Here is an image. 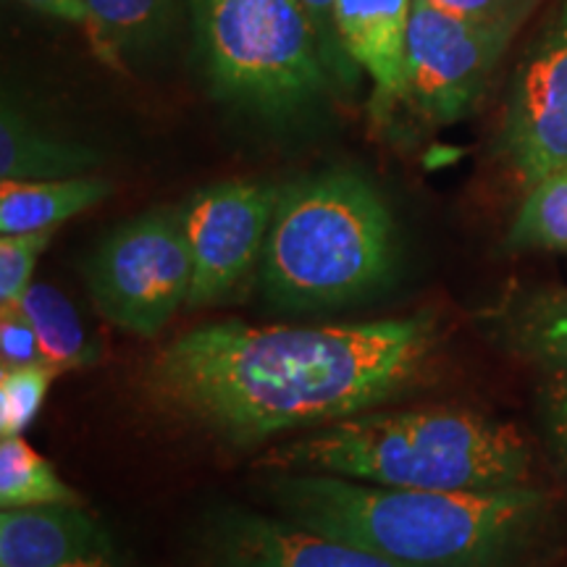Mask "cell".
Listing matches in <instances>:
<instances>
[{
  "mask_svg": "<svg viewBox=\"0 0 567 567\" xmlns=\"http://www.w3.org/2000/svg\"><path fill=\"white\" fill-rule=\"evenodd\" d=\"M436 318L337 326L205 323L153 354L155 402L234 446L368 413L431 379Z\"/></svg>",
  "mask_w": 567,
  "mask_h": 567,
  "instance_id": "cell-1",
  "label": "cell"
},
{
  "mask_svg": "<svg viewBox=\"0 0 567 567\" xmlns=\"http://www.w3.org/2000/svg\"><path fill=\"white\" fill-rule=\"evenodd\" d=\"M268 496L287 520L405 567H513L547 515L528 486L429 492L276 471Z\"/></svg>",
  "mask_w": 567,
  "mask_h": 567,
  "instance_id": "cell-2",
  "label": "cell"
},
{
  "mask_svg": "<svg viewBox=\"0 0 567 567\" xmlns=\"http://www.w3.org/2000/svg\"><path fill=\"white\" fill-rule=\"evenodd\" d=\"M258 465L386 488L492 492L526 486L530 452L515 425L478 413L368 410L274 446Z\"/></svg>",
  "mask_w": 567,
  "mask_h": 567,
  "instance_id": "cell-3",
  "label": "cell"
},
{
  "mask_svg": "<svg viewBox=\"0 0 567 567\" xmlns=\"http://www.w3.org/2000/svg\"><path fill=\"white\" fill-rule=\"evenodd\" d=\"M394 268V216L363 174L337 168L281 189L258 271L271 308H347L384 289Z\"/></svg>",
  "mask_w": 567,
  "mask_h": 567,
  "instance_id": "cell-4",
  "label": "cell"
},
{
  "mask_svg": "<svg viewBox=\"0 0 567 567\" xmlns=\"http://www.w3.org/2000/svg\"><path fill=\"white\" fill-rule=\"evenodd\" d=\"M193 19L218 101L289 118L331 92L334 74L300 0H193Z\"/></svg>",
  "mask_w": 567,
  "mask_h": 567,
  "instance_id": "cell-5",
  "label": "cell"
},
{
  "mask_svg": "<svg viewBox=\"0 0 567 567\" xmlns=\"http://www.w3.org/2000/svg\"><path fill=\"white\" fill-rule=\"evenodd\" d=\"M193 255L182 210H147L118 224L87 260L92 305L126 334L153 339L189 300Z\"/></svg>",
  "mask_w": 567,
  "mask_h": 567,
  "instance_id": "cell-6",
  "label": "cell"
},
{
  "mask_svg": "<svg viewBox=\"0 0 567 567\" xmlns=\"http://www.w3.org/2000/svg\"><path fill=\"white\" fill-rule=\"evenodd\" d=\"M515 32L457 17L429 0H413L402 103L429 124L465 118L484 101L496 63Z\"/></svg>",
  "mask_w": 567,
  "mask_h": 567,
  "instance_id": "cell-7",
  "label": "cell"
},
{
  "mask_svg": "<svg viewBox=\"0 0 567 567\" xmlns=\"http://www.w3.org/2000/svg\"><path fill=\"white\" fill-rule=\"evenodd\" d=\"M281 189L264 182H218L182 208L193 255L187 308L239 302L260 271Z\"/></svg>",
  "mask_w": 567,
  "mask_h": 567,
  "instance_id": "cell-8",
  "label": "cell"
},
{
  "mask_svg": "<svg viewBox=\"0 0 567 567\" xmlns=\"http://www.w3.org/2000/svg\"><path fill=\"white\" fill-rule=\"evenodd\" d=\"M502 151L526 187L567 168V0L517 69Z\"/></svg>",
  "mask_w": 567,
  "mask_h": 567,
  "instance_id": "cell-9",
  "label": "cell"
},
{
  "mask_svg": "<svg viewBox=\"0 0 567 567\" xmlns=\"http://www.w3.org/2000/svg\"><path fill=\"white\" fill-rule=\"evenodd\" d=\"M208 567H405L281 515L224 509L200 538Z\"/></svg>",
  "mask_w": 567,
  "mask_h": 567,
  "instance_id": "cell-10",
  "label": "cell"
},
{
  "mask_svg": "<svg viewBox=\"0 0 567 567\" xmlns=\"http://www.w3.org/2000/svg\"><path fill=\"white\" fill-rule=\"evenodd\" d=\"M0 567H124L97 517L74 505L0 513Z\"/></svg>",
  "mask_w": 567,
  "mask_h": 567,
  "instance_id": "cell-11",
  "label": "cell"
},
{
  "mask_svg": "<svg viewBox=\"0 0 567 567\" xmlns=\"http://www.w3.org/2000/svg\"><path fill=\"white\" fill-rule=\"evenodd\" d=\"M413 0H337L334 27L344 53L373 82V113L405 101V51Z\"/></svg>",
  "mask_w": 567,
  "mask_h": 567,
  "instance_id": "cell-12",
  "label": "cell"
},
{
  "mask_svg": "<svg viewBox=\"0 0 567 567\" xmlns=\"http://www.w3.org/2000/svg\"><path fill=\"white\" fill-rule=\"evenodd\" d=\"M101 153L40 130L17 105L0 111V179L48 182L84 176L101 166Z\"/></svg>",
  "mask_w": 567,
  "mask_h": 567,
  "instance_id": "cell-13",
  "label": "cell"
},
{
  "mask_svg": "<svg viewBox=\"0 0 567 567\" xmlns=\"http://www.w3.org/2000/svg\"><path fill=\"white\" fill-rule=\"evenodd\" d=\"M113 193L103 176L0 184V234L55 231L63 221L101 205Z\"/></svg>",
  "mask_w": 567,
  "mask_h": 567,
  "instance_id": "cell-14",
  "label": "cell"
},
{
  "mask_svg": "<svg viewBox=\"0 0 567 567\" xmlns=\"http://www.w3.org/2000/svg\"><path fill=\"white\" fill-rule=\"evenodd\" d=\"M174 0H84L82 30L92 55L109 69H124L166 32Z\"/></svg>",
  "mask_w": 567,
  "mask_h": 567,
  "instance_id": "cell-15",
  "label": "cell"
},
{
  "mask_svg": "<svg viewBox=\"0 0 567 567\" xmlns=\"http://www.w3.org/2000/svg\"><path fill=\"white\" fill-rule=\"evenodd\" d=\"M19 308L38 331L45 365L63 373L101 363V344L92 342L76 308L53 284L34 281L21 297Z\"/></svg>",
  "mask_w": 567,
  "mask_h": 567,
  "instance_id": "cell-16",
  "label": "cell"
},
{
  "mask_svg": "<svg viewBox=\"0 0 567 567\" xmlns=\"http://www.w3.org/2000/svg\"><path fill=\"white\" fill-rule=\"evenodd\" d=\"M74 488L21 436L0 439V507L74 505Z\"/></svg>",
  "mask_w": 567,
  "mask_h": 567,
  "instance_id": "cell-17",
  "label": "cell"
},
{
  "mask_svg": "<svg viewBox=\"0 0 567 567\" xmlns=\"http://www.w3.org/2000/svg\"><path fill=\"white\" fill-rule=\"evenodd\" d=\"M513 339L536 363L555 371L567 384V292L555 289L523 305L509 318Z\"/></svg>",
  "mask_w": 567,
  "mask_h": 567,
  "instance_id": "cell-18",
  "label": "cell"
},
{
  "mask_svg": "<svg viewBox=\"0 0 567 567\" xmlns=\"http://www.w3.org/2000/svg\"><path fill=\"white\" fill-rule=\"evenodd\" d=\"M509 245L567 252V168L530 184L509 229Z\"/></svg>",
  "mask_w": 567,
  "mask_h": 567,
  "instance_id": "cell-19",
  "label": "cell"
},
{
  "mask_svg": "<svg viewBox=\"0 0 567 567\" xmlns=\"http://www.w3.org/2000/svg\"><path fill=\"white\" fill-rule=\"evenodd\" d=\"M59 371L51 365H17L0 373V436H21L38 417Z\"/></svg>",
  "mask_w": 567,
  "mask_h": 567,
  "instance_id": "cell-20",
  "label": "cell"
},
{
  "mask_svg": "<svg viewBox=\"0 0 567 567\" xmlns=\"http://www.w3.org/2000/svg\"><path fill=\"white\" fill-rule=\"evenodd\" d=\"M53 231L3 234L0 237V310L17 308L34 284L42 252L51 245Z\"/></svg>",
  "mask_w": 567,
  "mask_h": 567,
  "instance_id": "cell-21",
  "label": "cell"
},
{
  "mask_svg": "<svg viewBox=\"0 0 567 567\" xmlns=\"http://www.w3.org/2000/svg\"><path fill=\"white\" fill-rule=\"evenodd\" d=\"M0 363L3 368L45 363L38 331L19 305L0 310Z\"/></svg>",
  "mask_w": 567,
  "mask_h": 567,
  "instance_id": "cell-22",
  "label": "cell"
},
{
  "mask_svg": "<svg viewBox=\"0 0 567 567\" xmlns=\"http://www.w3.org/2000/svg\"><path fill=\"white\" fill-rule=\"evenodd\" d=\"M429 3L450 13H457V17L517 30L530 9H534L536 0H429Z\"/></svg>",
  "mask_w": 567,
  "mask_h": 567,
  "instance_id": "cell-23",
  "label": "cell"
},
{
  "mask_svg": "<svg viewBox=\"0 0 567 567\" xmlns=\"http://www.w3.org/2000/svg\"><path fill=\"white\" fill-rule=\"evenodd\" d=\"M334 3L337 0H300L305 13H308L310 21H313L318 42H321L331 74L342 82H354V71H352L354 63L350 61V55L344 53L334 27Z\"/></svg>",
  "mask_w": 567,
  "mask_h": 567,
  "instance_id": "cell-24",
  "label": "cell"
},
{
  "mask_svg": "<svg viewBox=\"0 0 567 567\" xmlns=\"http://www.w3.org/2000/svg\"><path fill=\"white\" fill-rule=\"evenodd\" d=\"M547 431L557 457L567 467V384L563 381L547 396Z\"/></svg>",
  "mask_w": 567,
  "mask_h": 567,
  "instance_id": "cell-25",
  "label": "cell"
},
{
  "mask_svg": "<svg viewBox=\"0 0 567 567\" xmlns=\"http://www.w3.org/2000/svg\"><path fill=\"white\" fill-rule=\"evenodd\" d=\"M27 9L45 13V17L69 21V24H80L84 21V0H19Z\"/></svg>",
  "mask_w": 567,
  "mask_h": 567,
  "instance_id": "cell-26",
  "label": "cell"
}]
</instances>
